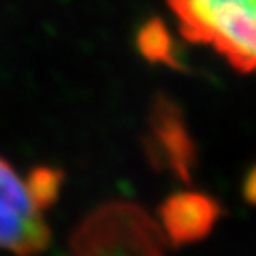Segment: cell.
<instances>
[{
	"label": "cell",
	"mask_w": 256,
	"mask_h": 256,
	"mask_svg": "<svg viewBox=\"0 0 256 256\" xmlns=\"http://www.w3.org/2000/svg\"><path fill=\"white\" fill-rule=\"evenodd\" d=\"M188 41L207 43L237 70L248 73L256 56L254 0H166Z\"/></svg>",
	"instance_id": "cell-1"
},
{
	"label": "cell",
	"mask_w": 256,
	"mask_h": 256,
	"mask_svg": "<svg viewBox=\"0 0 256 256\" xmlns=\"http://www.w3.org/2000/svg\"><path fill=\"white\" fill-rule=\"evenodd\" d=\"M160 224L134 203H107L79 224L68 256H166Z\"/></svg>",
	"instance_id": "cell-2"
},
{
	"label": "cell",
	"mask_w": 256,
	"mask_h": 256,
	"mask_svg": "<svg viewBox=\"0 0 256 256\" xmlns=\"http://www.w3.org/2000/svg\"><path fill=\"white\" fill-rule=\"evenodd\" d=\"M50 244L43 210L32 201L26 180L0 158V250L32 256Z\"/></svg>",
	"instance_id": "cell-3"
},
{
	"label": "cell",
	"mask_w": 256,
	"mask_h": 256,
	"mask_svg": "<svg viewBox=\"0 0 256 256\" xmlns=\"http://www.w3.org/2000/svg\"><path fill=\"white\" fill-rule=\"evenodd\" d=\"M143 143L152 166L171 171L182 182L192 180V166L196 158L194 141L180 107L164 96H158L152 105Z\"/></svg>",
	"instance_id": "cell-4"
},
{
	"label": "cell",
	"mask_w": 256,
	"mask_h": 256,
	"mask_svg": "<svg viewBox=\"0 0 256 256\" xmlns=\"http://www.w3.org/2000/svg\"><path fill=\"white\" fill-rule=\"evenodd\" d=\"M222 216V207L203 192H178L160 205V228L171 246L201 242L212 233Z\"/></svg>",
	"instance_id": "cell-5"
},
{
	"label": "cell",
	"mask_w": 256,
	"mask_h": 256,
	"mask_svg": "<svg viewBox=\"0 0 256 256\" xmlns=\"http://www.w3.org/2000/svg\"><path fill=\"white\" fill-rule=\"evenodd\" d=\"M137 45H139L141 56H146L150 62H162L166 66H178L173 38L160 20H150L146 26L139 30Z\"/></svg>",
	"instance_id": "cell-6"
},
{
	"label": "cell",
	"mask_w": 256,
	"mask_h": 256,
	"mask_svg": "<svg viewBox=\"0 0 256 256\" xmlns=\"http://www.w3.org/2000/svg\"><path fill=\"white\" fill-rule=\"evenodd\" d=\"M64 175L58 169H50V166H38V169H32V173L28 175L26 186L28 192L41 210L50 207L56 203V198L60 194Z\"/></svg>",
	"instance_id": "cell-7"
},
{
	"label": "cell",
	"mask_w": 256,
	"mask_h": 256,
	"mask_svg": "<svg viewBox=\"0 0 256 256\" xmlns=\"http://www.w3.org/2000/svg\"><path fill=\"white\" fill-rule=\"evenodd\" d=\"M246 198L248 201H254V171L248 173V180H246Z\"/></svg>",
	"instance_id": "cell-8"
}]
</instances>
